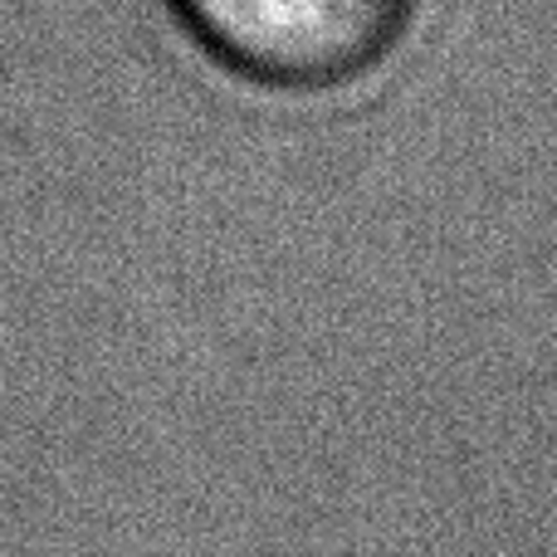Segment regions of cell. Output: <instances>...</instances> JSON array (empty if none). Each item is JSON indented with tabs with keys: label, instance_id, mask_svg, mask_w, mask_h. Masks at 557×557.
I'll use <instances>...</instances> for the list:
<instances>
[{
	"label": "cell",
	"instance_id": "1",
	"mask_svg": "<svg viewBox=\"0 0 557 557\" xmlns=\"http://www.w3.org/2000/svg\"><path fill=\"white\" fill-rule=\"evenodd\" d=\"M176 25L240 84L327 94L382 69L416 0H166Z\"/></svg>",
	"mask_w": 557,
	"mask_h": 557
}]
</instances>
